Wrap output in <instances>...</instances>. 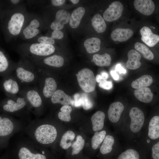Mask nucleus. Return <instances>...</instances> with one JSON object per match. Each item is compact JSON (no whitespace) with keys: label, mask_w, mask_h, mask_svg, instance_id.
<instances>
[{"label":"nucleus","mask_w":159,"mask_h":159,"mask_svg":"<svg viewBox=\"0 0 159 159\" xmlns=\"http://www.w3.org/2000/svg\"><path fill=\"white\" fill-rule=\"evenodd\" d=\"M143 111L134 107L129 110L128 116L124 118L121 130L125 138L129 141L138 139L146 121Z\"/></svg>","instance_id":"f257e3e1"},{"label":"nucleus","mask_w":159,"mask_h":159,"mask_svg":"<svg viewBox=\"0 0 159 159\" xmlns=\"http://www.w3.org/2000/svg\"><path fill=\"white\" fill-rule=\"evenodd\" d=\"M137 145L150 148L159 140V115H155L146 120Z\"/></svg>","instance_id":"f03ea898"},{"label":"nucleus","mask_w":159,"mask_h":159,"mask_svg":"<svg viewBox=\"0 0 159 159\" xmlns=\"http://www.w3.org/2000/svg\"><path fill=\"white\" fill-rule=\"evenodd\" d=\"M57 132L53 126L44 124L39 126L36 129L34 136L36 140L44 145L51 143L56 139Z\"/></svg>","instance_id":"7ed1b4c3"},{"label":"nucleus","mask_w":159,"mask_h":159,"mask_svg":"<svg viewBox=\"0 0 159 159\" xmlns=\"http://www.w3.org/2000/svg\"><path fill=\"white\" fill-rule=\"evenodd\" d=\"M78 84L84 92H90L95 89L96 80L92 71L87 68L80 70L76 74Z\"/></svg>","instance_id":"20e7f679"},{"label":"nucleus","mask_w":159,"mask_h":159,"mask_svg":"<svg viewBox=\"0 0 159 159\" xmlns=\"http://www.w3.org/2000/svg\"><path fill=\"white\" fill-rule=\"evenodd\" d=\"M124 110V105L118 101L111 103L108 111V117L110 121L113 123H118L120 128L124 119L122 115Z\"/></svg>","instance_id":"39448f33"},{"label":"nucleus","mask_w":159,"mask_h":159,"mask_svg":"<svg viewBox=\"0 0 159 159\" xmlns=\"http://www.w3.org/2000/svg\"><path fill=\"white\" fill-rule=\"evenodd\" d=\"M123 9V5L121 2L119 1H114L104 12L103 18L108 22L116 20L121 16Z\"/></svg>","instance_id":"423d86ee"},{"label":"nucleus","mask_w":159,"mask_h":159,"mask_svg":"<svg viewBox=\"0 0 159 159\" xmlns=\"http://www.w3.org/2000/svg\"><path fill=\"white\" fill-rule=\"evenodd\" d=\"M133 5L136 10L147 16L152 15L155 9V4L151 0H135Z\"/></svg>","instance_id":"0eeeda50"},{"label":"nucleus","mask_w":159,"mask_h":159,"mask_svg":"<svg viewBox=\"0 0 159 159\" xmlns=\"http://www.w3.org/2000/svg\"><path fill=\"white\" fill-rule=\"evenodd\" d=\"M71 15L67 11L61 9L58 11L54 21L51 24V28L54 30H60L69 21Z\"/></svg>","instance_id":"6e6552de"},{"label":"nucleus","mask_w":159,"mask_h":159,"mask_svg":"<svg viewBox=\"0 0 159 159\" xmlns=\"http://www.w3.org/2000/svg\"><path fill=\"white\" fill-rule=\"evenodd\" d=\"M24 21V16L20 13L14 14L8 23V28L11 34L16 35L20 33Z\"/></svg>","instance_id":"1a4fd4ad"},{"label":"nucleus","mask_w":159,"mask_h":159,"mask_svg":"<svg viewBox=\"0 0 159 159\" xmlns=\"http://www.w3.org/2000/svg\"><path fill=\"white\" fill-rule=\"evenodd\" d=\"M29 50L31 53L33 54L39 56H47L54 53L55 48L52 44L36 43L31 44Z\"/></svg>","instance_id":"9d476101"},{"label":"nucleus","mask_w":159,"mask_h":159,"mask_svg":"<svg viewBox=\"0 0 159 159\" xmlns=\"http://www.w3.org/2000/svg\"><path fill=\"white\" fill-rule=\"evenodd\" d=\"M133 34V32L131 29L117 28L112 32L111 37L114 41L123 42L130 39Z\"/></svg>","instance_id":"9b49d317"},{"label":"nucleus","mask_w":159,"mask_h":159,"mask_svg":"<svg viewBox=\"0 0 159 159\" xmlns=\"http://www.w3.org/2000/svg\"><path fill=\"white\" fill-rule=\"evenodd\" d=\"M128 60L126 63L127 67L130 69L134 70L138 68L141 66L140 60V54L134 49L130 50L127 53Z\"/></svg>","instance_id":"f8f14e48"},{"label":"nucleus","mask_w":159,"mask_h":159,"mask_svg":"<svg viewBox=\"0 0 159 159\" xmlns=\"http://www.w3.org/2000/svg\"><path fill=\"white\" fill-rule=\"evenodd\" d=\"M26 104L25 99L20 97L17 98L16 102L12 99L8 100L3 108L6 112H13L22 109Z\"/></svg>","instance_id":"ddd939ff"},{"label":"nucleus","mask_w":159,"mask_h":159,"mask_svg":"<svg viewBox=\"0 0 159 159\" xmlns=\"http://www.w3.org/2000/svg\"><path fill=\"white\" fill-rule=\"evenodd\" d=\"M134 94L137 99L143 103H150L153 99V94L151 89L148 87L136 89L134 91Z\"/></svg>","instance_id":"4468645a"},{"label":"nucleus","mask_w":159,"mask_h":159,"mask_svg":"<svg viewBox=\"0 0 159 159\" xmlns=\"http://www.w3.org/2000/svg\"><path fill=\"white\" fill-rule=\"evenodd\" d=\"M51 101L53 104H60L62 105L71 104L72 99L71 97L61 90H57L51 97Z\"/></svg>","instance_id":"2eb2a0df"},{"label":"nucleus","mask_w":159,"mask_h":159,"mask_svg":"<svg viewBox=\"0 0 159 159\" xmlns=\"http://www.w3.org/2000/svg\"><path fill=\"white\" fill-rule=\"evenodd\" d=\"M57 87V83L54 78L51 77L46 78L42 90L43 95L46 98H51L56 90Z\"/></svg>","instance_id":"dca6fc26"},{"label":"nucleus","mask_w":159,"mask_h":159,"mask_svg":"<svg viewBox=\"0 0 159 159\" xmlns=\"http://www.w3.org/2000/svg\"><path fill=\"white\" fill-rule=\"evenodd\" d=\"M16 74L17 77L24 82L31 83L33 82L35 79V74L32 72L21 67L16 68Z\"/></svg>","instance_id":"f3484780"},{"label":"nucleus","mask_w":159,"mask_h":159,"mask_svg":"<svg viewBox=\"0 0 159 159\" xmlns=\"http://www.w3.org/2000/svg\"><path fill=\"white\" fill-rule=\"evenodd\" d=\"M85 12V9L82 7H79L73 11L69 21V24L71 28L75 29L78 27Z\"/></svg>","instance_id":"a211bd4d"},{"label":"nucleus","mask_w":159,"mask_h":159,"mask_svg":"<svg viewBox=\"0 0 159 159\" xmlns=\"http://www.w3.org/2000/svg\"><path fill=\"white\" fill-rule=\"evenodd\" d=\"M105 115L104 112L99 111L96 112L92 117L91 120L93 130L97 131L102 130L104 126Z\"/></svg>","instance_id":"6ab92c4d"},{"label":"nucleus","mask_w":159,"mask_h":159,"mask_svg":"<svg viewBox=\"0 0 159 159\" xmlns=\"http://www.w3.org/2000/svg\"><path fill=\"white\" fill-rule=\"evenodd\" d=\"M39 25V22L37 20L34 19L32 20L23 31L25 38L30 39L37 35L39 33V30L37 28Z\"/></svg>","instance_id":"aec40b11"},{"label":"nucleus","mask_w":159,"mask_h":159,"mask_svg":"<svg viewBox=\"0 0 159 159\" xmlns=\"http://www.w3.org/2000/svg\"><path fill=\"white\" fill-rule=\"evenodd\" d=\"M14 125L11 121L6 117H0V136H5L10 134L13 131Z\"/></svg>","instance_id":"412c9836"},{"label":"nucleus","mask_w":159,"mask_h":159,"mask_svg":"<svg viewBox=\"0 0 159 159\" xmlns=\"http://www.w3.org/2000/svg\"><path fill=\"white\" fill-rule=\"evenodd\" d=\"M84 44L87 52L89 53H92L100 50L101 41L98 38L93 37L86 39Z\"/></svg>","instance_id":"4be33fe9"},{"label":"nucleus","mask_w":159,"mask_h":159,"mask_svg":"<svg viewBox=\"0 0 159 159\" xmlns=\"http://www.w3.org/2000/svg\"><path fill=\"white\" fill-rule=\"evenodd\" d=\"M152 77L148 74L144 75L135 80L131 83L132 87L136 89L146 87L150 85L153 83Z\"/></svg>","instance_id":"5701e85b"},{"label":"nucleus","mask_w":159,"mask_h":159,"mask_svg":"<svg viewBox=\"0 0 159 159\" xmlns=\"http://www.w3.org/2000/svg\"><path fill=\"white\" fill-rule=\"evenodd\" d=\"M26 98L29 103L35 108L40 107L42 103L41 97L37 90H30L26 94Z\"/></svg>","instance_id":"b1692460"},{"label":"nucleus","mask_w":159,"mask_h":159,"mask_svg":"<svg viewBox=\"0 0 159 159\" xmlns=\"http://www.w3.org/2000/svg\"><path fill=\"white\" fill-rule=\"evenodd\" d=\"M115 142V139L113 136L106 135L100 148V153L103 155L110 153L112 150Z\"/></svg>","instance_id":"393cba45"},{"label":"nucleus","mask_w":159,"mask_h":159,"mask_svg":"<svg viewBox=\"0 0 159 159\" xmlns=\"http://www.w3.org/2000/svg\"><path fill=\"white\" fill-rule=\"evenodd\" d=\"M135 49L146 59L153 60L155 55L153 52L147 46L139 42H136L134 44Z\"/></svg>","instance_id":"a878e982"},{"label":"nucleus","mask_w":159,"mask_h":159,"mask_svg":"<svg viewBox=\"0 0 159 159\" xmlns=\"http://www.w3.org/2000/svg\"><path fill=\"white\" fill-rule=\"evenodd\" d=\"M92 25L95 30L98 33L104 32L106 28L104 19L99 14H95L92 19Z\"/></svg>","instance_id":"bb28decb"},{"label":"nucleus","mask_w":159,"mask_h":159,"mask_svg":"<svg viewBox=\"0 0 159 159\" xmlns=\"http://www.w3.org/2000/svg\"><path fill=\"white\" fill-rule=\"evenodd\" d=\"M18 157L19 159H46L44 155L39 153H33L28 148L24 147L19 150Z\"/></svg>","instance_id":"cd10ccee"},{"label":"nucleus","mask_w":159,"mask_h":159,"mask_svg":"<svg viewBox=\"0 0 159 159\" xmlns=\"http://www.w3.org/2000/svg\"><path fill=\"white\" fill-rule=\"evenodd\" d=\"M3 85L5 91L8 93L15 95L19 91V87L17 82L12 78L4 80Z\"/></svg>","instance_id":"c85d7f7f"},{"label":"nucleus","mask_w":159,"mask_h":159,"mask_svg":"<svg viewBox=\"0 0 159 159\" xmlns=\"http://www.w3.org/2000/svg\"><path fill=\"white\" fill-rule=\"evenodd\" d=\"M93 60L95 64L98 66H108L111 62V58L110 55L107 53L100 55L96 54L93 56Z\"/></svg>","instance_id":"c756f323"},{"label":"nucleus","mask_w":159,"mask_h":159,"mask_svg":"<svg viewBox=\"0 0 159 159\" xmlns=\"http://www.w3.org/2000/svg\"><path fill=\"white\" fill-rule=\"evenodd\" d=\"M43 61L44 64L47 65L60 67L63 65L64 60L62 56L56 54L44 58Z\"/></svg>","instance_id":"7c9ffc66"},{"label":"nucleus","mask_w":159,"mask_h":159,"mask_svg":"<svg viewBox=\"0 0 159 159\" xmlns=\"http://www.w3.org/2000/svg\"><path fill=\"white\" fill-rule=\"evenodd\" d=\"M75 135L71 130L65 132L63 135L60 143V146L64 149H67L72 145V142L74 139Z\"/></svg>","instance_id":"2f4dec72"},{"label":"nucleus","mask_w":159,"mask_h":159,"mask_svg":"<svg viewBox=\"0 0 159 159\" xmlns=\"http://www.w3.org/2000/svg\"><path fill=\"white\" fill-rule=\"evenodd\" d=\"M140 155L138 150L133 148H129L122 152L117 159H140Z\"/></svg>","instance_id":"473e14b6"},{"label":"nucleus","mask_w":159,"mask_h":159,"mask_svg":"<svg viewBox=\"0 0 159 159\" xmlns=\"http://www.w3.org/2000/svg\"><path fill=\"white\" fill-rule=\"evenodd\" d=\"M106 134V132L103 130L100 132H96L92 137V146L94 150L96 149L100 144L103 141Z\"/></svg>","instance_id":"72a5a7b5"},{"label":"nucleus","mask_w":159,"mask_h":159,"mask_svg":"<svg viewBox=\"0 0 159 159\" xmlns=\"http://www.w3.org/2000/svg\"><path fill=\"white\" fill-rule=\"evenodd\" d=\"M60 112L58 114L59 119L62 121L68 122L71 119L70 113L72 111L71 107L69 105H63L60 109Z\"/></svg>","instance_id":"f704fd0d"},{"label":"nucleus","mask_w":159,"mask_h":159,"mask_svg":"<svg viewBox=\"0 0 159 159\" xmlns=\"http://www.w3.org/2000/svg\"><path fill=\"white\" fill-rule=\"evenodd\" d=\"M85 144V140L82 136L77 135L76 141L72 144L73 149L72 153V155L78 154L83 149Z\"/></svg>","instance_id":"c9c22d12"},{"label":"nucleus","mask_w":159,"mask_h":159,"mask_svg":"<svg viewBox=\"0 0 159 159\" xmlns=\"http://www.w3.org/2000/svg\"><path fill=\"white\" fill-rule=\"evenodd\" d=\"M141 39L149 47H153L159 43V35L157 34L154 33L148 37H142Z\"/></svg>","instance_id":"e433bc0d"},{"label":"nucleus","mask_w":159,"mask_h":159,"mask_svg":"<svg viewBox=\"0 0 159 159\" xmlns=\"http://www.w3.org/2000/svg\"><path fill=\"white\" fill-rule=\"evenodd\" d=\"M81 99L82 106L84 110H87L92 107V103L87 95L83 94L81 97Z\"/></svg>","instance_id":"4c0bfd02"},{"label":"nucleus","mask_w":159,"mask_h":159,"mask_svg":"<svg viewBox=\"0 0 159 159\" xmlns=\"http://www.w3.org/2000/svg\"><path fill=\"white\" fill-rule=\"evenodd\" d=\"M9 64L7 58L3 53L0 51V72H4L8 67Z\"/></svg>","instance_id":"58836bf2"},{"label":"nucleus","mask_w":159,"mask_h":159,"mask_svg":"<svg viewBox=\"0 0 159 159\" xmlns=\"http://www.w3.org/2000/svg\"><path fill=\"white\" fill-rule=\"evenodd\" d=\"M153 159H159V140L150 147Z\"/></svg>","instance_id":"ea45409f"},{"label":"nucleus","mask_w":159,"mask_h":159,"mask_svg":"<svg viewBox=\"0 0 159 159\" xmlns=\"http://www.w3.org/2000/svg\"><path fill=\"white\" fill-rule=\"evenodd\" d=\"M140 32L142 37H149L154 33L150 27L146 26L142 27Z\"/></svg>","instance_id":"a19ab883"},{"label":"nucleus","mask_w":159,"mask_h":159,"mask_svg":"<svg viewBox=\"0 0 159 159\" xmlns=\"http://www.w3.org/2000/svg\"><path fill=\"white\" fill-rule=\"evenodd\" d=\"M38 42L40 43L52 45L55 43L54 40L51 38L47 37L42 36L38 38Z\"/></svg>","instance_id":"79ce46f5"},{"label":"nucleus","mask_w":159,"mask_h":159,"mask_svg":"<svg viewBox=\"0 0 159 159\" xmlns=\"http://www.w3.org/2000/svg\"><path fill=\"white\" fill-rule=\"evenodd\" d=\"M99 86L100 87L103 89L109 90L112 88V82L105 80L99 83Z\"/></svg>","instance_id":"37998d69"},{"label":"nucleus","mask_w":159,"mask_h":159,"mask_svg":"<svg viewBox=\"0 0 159 159\" xmlns=\"http://www.w3.org/2000/svg\"><path fill=\"white\" fill-rule=\"evenodd\" d=\"M63 33L60 30H54L52 32L51 37L53 39H61L64 37Z\"/></svg>","instance_id":"c03bdc74"},{"label":"nucleus","mask_w":159,"mask_h":159,"mask_svg":"<svg viewBox=\"0 0 159 159\" xmlns=\"http://www.w3.org/2000/svg\"><path fill=\"white\" fill-rule=\"evenodd\" d=\"M74 101H72L71 104H72L75 107H78L82 105L81 97L78 94H75L74 96Z\"/></svg>","instance_id":"a18cd8bd"},{"label":"nucleus","mask_w":159,"mask_h":159,"mask_svg":"<svg viewBox=\"0 0 159 159\" xmlns=\"http://www.w3.org/2000/svg\"><path fill=\"white\" fill-rule=\"evenodd\" d=\"M64 0H52L51 1L52 4L55 6H59L65 3Z\"/></svg>","instance_id":"49530a36"},{"label":"nucleus","mask_w":159,"mask_h":159,"mask_svg":"<svg viewBox=\"0 0 159 159\" xmlns=\"http://www.w3.org/2000/svg\"><path fill=\"white\" fill-rule=\"evenodd\" d=\"M116 70L120 74H125L126 72L125 69L122 67L120 64H117L116 67Z\"/></svg>","instance_id":"de8ad7c7"},{"label":"nucleus","mask_w":159,"mask_h":159,"mask_svg":"<svg viewBox=\"0 0 159 159\" xmlns=\"http://www.w3.org/2000/svg\"><path fill=\"white\" fill-rule=\"evenodd\" d=\"M110 74L114 80H117L119 79V75L115 71H111Z\"/></svg>","instance_id":"09e8293b"},{"label":"nucleus","mask_w":159,"mask_h":159,"mask_svg":"<svg viewBox=\"0 0 159 159\" xmlns=\"http://www.w3.org/2000/svg\"><path fill=\"white\" fill-rule=\"evenodd\" d=\"M96 82L100 83L103 81L105 80L103 79L102 76L100 74H97L95 77Z\"/></svg>","instance_id":"8fccbe9b"},{"label":"nucleus","mask_w":159,"mask_h":159,"mask_svg":"<svg viewBox=\"0 0 159 159\" xmlns=\"http://www.w3.org/2000/svg\"><path fill=\"white\" fill-rule=\"evenodd\" d=\"M101 75L104 80H106L108 77V74L105 72H102Z\"/></svg>","instance_id":"3c124183"},{"label":"nucleus","mask_w":159,"mask_h":159,"mask_svg":"<svg viewBox=\"0 0 159 159\" xmlns=\"http://www.w3.org/2000/svg\"><path fill=\"white\" fill-rule=\"evenodd\" d=\"M11 2L13 4H16L18 3L19 0H11Z\"/></svg>","instance_id":"603ef678"},{"label":"nucleus","mask_w":159,"mask_h":159,"mask_svg":"<svg viewBox=\"0 0 159 159\" xmlns=\"http://www.w3.org/2000/svg\"><path fill=\"white\" fill-rule=\"evenodd\" d=\"M71 1L74 4H76L79 1V0H71Z\"/></svg>","instance_id":"864d4df0"}]
</instances>
